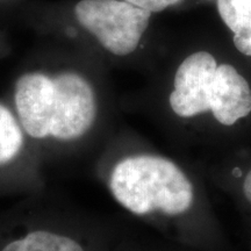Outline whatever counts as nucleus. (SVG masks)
<instances>
[{
	"mask_svg": "<svg viewBox=\"0 0 251 251\" xmlns=\"http://www.w3.org/2000/svg\"><path fill=\"white\" fill-rule=\"evenodd\" d=\"M14 102L24 131L37 140H77L97 118L92 86L76 72L56 77L40 72L24 75L15 85Z\"/></svg>",
	"mask_w": 251,
	"mask_h": 251,
	"instance_id": "nucleus-1",
	"label": "nucleus"
},
{
	"mask_svg": "<svg viewBox=\"0 0 251 251\" xmlns=\"http://www.w3.org/2000/svg\"><path fill=\"white\" fill-rule=\"evenodd\" d=\"M170 106L176 115L193 118L211 111L224 126H233L251 113V89L230 64H218L214 56L198 51L177 69Z\"/></svg>",
	"mask_w": 251,
	"mask_h": 251,
	"instance_id": "nucleus-2",
	"label": "nucleus"
},
{
	"mask_svg": "<svg viewBox=\"0 0 251 251\" xmlns=\"http://www.w3.org/2000/svg\"><path fill=\"white\" fill-rule=\"evenodd\" d=\"M109 188L115 200L136 215L162 212L180 215L194 200L193 185L171 159L156 155H134L113 169Z\"/></svg>",
	"mask_w": 251,
	"mask_h": 251,
	"instance_id": "nucleus-3",
	"label": "nucleus"
},
{
	"mask_svg": "<svg viewBox=\"0 0 251 251\" xmlns=\"http://www.w3.org/2000/svg\"><path fill=\"white\" fill-rule=\"evenodd\" d=\"M75 14L103 48L117 56L129 55L139 47L151 17L125 0H81Z\"/></svg>",
	"mask_w": 251,
	"mask_h": 251,
	"instance_id": "nucleus-4",
	"label": "nucleus"
},
{
	"mask_svg": "<svg viewBox=\"0 0 251 251\" xmlns=\"http://www.w3.org/2000/svg\"><path fill=\"white\" fill-rule=\"evenodd\" d=\"M218 11L226 26L233 31L236 49L251 56V0H218Z\"/></svg>",
	"mask_w": 251,
	"mask_h": 251,
	"instance_id": "nucleus-5",
	"label": "nucleus"
},
{
	"mask_svg": "<svg viewBox=\"0 0 251 251\" xmlns=\"http://www.w3.org/2000/svg\"><path fill=\"white\" fill-rule=\"evenodd\" d=\"M0 251H86L79 241L55 231L33 230L24 236L12 238Z\"/></svg>",
	"mask_w": 251,
	"mask_h": 251,
	"instance_id": "nucleus-6",
	"label": "nucleus"
},
{
	"mask_svg": "<svg viewBox=\"0 0 251 251\" xmlns=\"http://www.w3.org/2000/svg\"><path fill=\"white\" fill-rule=\"evenodd\" d=\"M24 129L20 122L5 106L0 105V165H5L20 153Z\"/></svg>",
	"mask_w": 251,
	"mask_h": 251,
	"instance_id": "nucleus-7",
	"label": "nucleus"
},
{
	"mask_svg": "<svg viewBox=\"0 0 251 251\" xmlns=\"http://www.w3.org/2000/svg\"><path fill=\"white\" fill-rule=\"evenodd\" d=\"M125 1L146 9L150 13H158L172 5L178 4L181 0H125Z\"/></svg>",
	"mask_w": 251,
	"mask_h": 251,
	"instance_id": "nucleus-8",
	"label": "nucleus"
},
{
	"mask_svg": "<svg viewBox=\"0 0 251 251\" xmlns=\"http://www.w3.org/2000/svg\"><path fill=\"white\" fill-rule=\"evenodd\" d=\"M243 193L248 201L251 203V170L248 172L246 179L243 181Z\"/></svg>",
	"mask_w": 251,
	"mask_h": 251,
	"instance_id": "nucleus-9",
	"label": "nucleus"
}]
</instances>
